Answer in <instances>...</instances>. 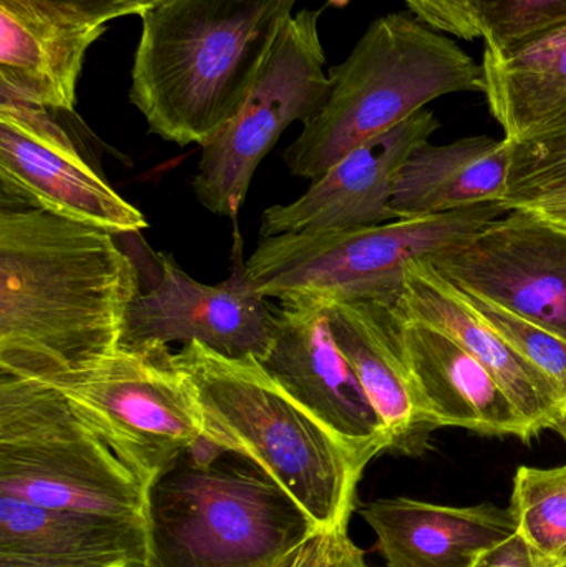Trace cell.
Segmentation results:
<instances>
[{"mask_svg":"<svg viewBox=\"0 0 566 567\" xmlns=\"http://www.w3.org/2000/svg\"><path fill=\"white\" fill-rule=\"evenodd\" d=\"M485 50L505 53L566 23V0H471Z\"/></svg>","mask_w":566,"mask_h":567,"instance_id":"cell-25","label":"cell"},{"mask_svg":"<svg viewBox=\"0 0 566 567\" xmlns=\"http://www.w3.org/2000/svg\"><path fill=\"white\" fill-rule=\"evenodd\" d=\"M146 483L203 440V412L168 346H128L49 380Z\"/></svg>","mask_w":566,"mask_h":567,"instance_id":"cell-8","label":"cell"},{"mask_svg":"<svg viewBox=\"0 0 566 567\" xmlns=\"http://www.w3.org/2000/svg\"><path fill=\"white\" fill-rule=\"evenodd\" d=\"M361 516L374 529L388 567H472L518 529L511 508L491 503L454 508L411 498L375 499Z\"/></svg>","mask_w":566,"mask_h":567,"instance_id":"cell-19","label":"cell"},{"mask_svg":"<svg viewBox=\"0 0 566 567\" xmlns=\"http://www.w3.org/2000/svg\"><path fill=\"white\" fill-rule=\"evenodd\" d=\"M52 9L92 25H106L120 17L148 12L165 0H40Z\"/></svg>","mask_w":566,"mask_h":567,"instance_id":"cell-29","label":"cell"},{"mask_svg":"<svg viewBox=\"0 0 566 567\" xmlns=\"http://www.w3.org/2000/svg\"><path fill=\"white\" fill-rule=\"evenodd\" d=\"M349 523L316 533L286 567H369L364 551L349 538Z\"/></svg>","mask_w":566,"mask_h":567,"instance_id":"cell-27","label":"cell"},{"mask_svg":"<svg viewBox=\"0 0 566 567\" xmlns=\"http://www.w3.org/2000/svg\"><path fill=\"white\" fill-rule=\"evenodd\" d=\"M439 128L422 109L394 128L342 156L288 205L263 213L261 238L296 233L344 231L398 221L391 208L395 179L411 153Z\"/></svg>","mask_w":566,"mask_h":567,"instance_id":"cell-14","label":"cell"},{"mask_svg":"<svg viewBox=\"0 0 566 567\" xmlns=\"http://www.w3.org/2000/svg\"><path fill=\"white\" fill-rule=\"evenodd\" d=\"M332 337L388 429L389 452L421 455L434 430L425 422L392 327V307L371 302L326 306Z\"/></svg>","mask_w":566,"mask_h":567,"instance_id":"cell-20","label":"cell"},{"mask_svg":"<svg viewBox=\"0 0 566 567\" xmlns=\"http://www.w3.org/2000/svg\"><path fill=\"white\" fill-rule=\"evenodd\" d=\"M392 327L425 422L487 436L535 439L491 372L461 343L421 320L391 309Z\"/></svg>","mask_w":566,"mask_h":567,"instance_id":"cell-15","label":"cell"},{"mask_svg":"<svg viewBox=\"0 0 566 567\" xmlns=\"http://www.w3.org/2000/svg\"><path fill=\"white\" fill-rule=\"evenodd\" d=\"M459 289V287H457ZM465 302L527 362L554 382L566 403V340L484 297L459 289Z\"/></svg>","mask_w":566,"mask_h":567,"instance_id":"cell-26","label":"cell"},{"mask_svg":"<svg viewBox=\"0 0 566 567\" xmlns=\"http://www.w3.org/2000/svg\"><path fill=\"white\" fill-rule=\"evenodd\" d=\"M472 567H560L538 555L527 539L515 533L485 551Z\"/></svg>","mask_w":566,"mask_h":567,"instance_id":"cell-30","label":"cell"},{"mask_svg":"<svg viewBox=\"0 0 566 567\" xmlns=\"http://www.w3.org/2000/svg\"><path fill=\"white\" fill-rule=\"evenodd\" d=\"M517 209H527V212L534 213L537 218H541L542 221L566 233V193L525 203V205L518 206Z\"/></svg>","mask_w":566,"mask_h":567,"instance_id":"cell-31","label":"cell"},{"mask_svg":"<svg viewBox=\"0 0 566 567\" xmlns=\"http://www.w3.org/2000/svg\"><path fill=\"white\" fill-rule=\"evenodd\" d=\"M222 453L203 439L150 483L143 567H286L321 532L261 470Z\"/></svg>","mask_w":566,"mask_h":567,"instance_id":"cell-4","label":"cell"},{"mask_svg":"<svg viewBox=\"0 0 566 567\" xmlns=\"http://www.w3.org/2000/svg\"><path fill=\"white\" fill-rule=\"evenodd\" d=\"M145 519L0 495V567H143Z\"/></svg>","mask_w":566,"mask_h":567,"instance_id":"cell-17","label":"cell"},{"mask_svg":"<svg viewBox=\"0 0 566 567\" xmlns=\"http://www.w3.org/2000/svg\"><path fill=\"white\" fill-rule=\"evenodd\" d=\"M259 360L351 449L371 460L391 450L388 429L336 343L325 307L281 306L271 347Z\"/></svg>","mask_w":566,"mask_h":567,"instance_id":"cell-13","label":"cell"},{"mask_svg":"<svg viewBox=\"0 0 566 567\" xmlns=\"http://www.w3.org/2000/svg\"><path fill=\"white\" fill-rule=\"evenodd\" d=\"M140 271L116 235L0 206V375L49 382L125 342Z\"/></svg>","mask_w":566,"mask_h":567,"instance_id":"cell-1","label":"cell"},{"mask_svg":"<svg viewBox=\"0 0 566 567\" xmlns=\"http://www.w3.org/2000/svg\"><path fill=\"white\" fill-rule=\"evenodd\" d=\"M425 261L459 289L566 340V233L534 213L512 209Z\"/></svg>","mask_w":566,"mask_h":567,"instance_id":"cell-11","label":"cell"},{"mask_svg":"<svg viewBox=\"0 0 566 567\" xmlns=\"http://www.w3.org/2000/svg\"><path fill=\"white\" fill-rule=\"evenodd\" d=\"M332 6L342 7L349 0H329ZM411 12L431 29L442 30L464 40L482 37L471 0H404Z\"/></svg>","mask_w":566,"mask_h":567,"instance_id":"cell-28","label":"cell"},{"mask_svg":"<svg viewBox=\"0 0 566 567\" xmlns=\"http://www.w3.org/2000/svg\"><path fill=\"white\" fill-rule=\"evenodd\" d=\"M235 251L231 276L219 284L195 281L175 259L159 255L158 279L133 303L123 343L199 342L225 355L263 359L275 337L276 313L249 281L238 241Z\"/></svg>","mask_w":566,"mask_h":567,"instance_id":"cell-12","label":"cell"},{"mask_svg":"<svg viewBox=\"0 0 566 567\" xmlns=\"http://www.w3.org/2000/svg\"><path fill=\"white\" fill-rule=\"evenodd\" d=\"M0 495L145 519L148 483L55 386L0 375Z\"/></svg>","mask_w":566,"mask_h":567,"instance_id":"cell-7","label":"cell"},{"mask_svg":"<svg viewBox=\"0 0 566 567\" xmlns=\"http://www.w3.org/2000/svg\"><path fill=\"white\" fill-rule=\"evenodd\" d=\"M298 0H165L143 13L130 102L150 132L205 145L245 102Z\"/></svg>","mask_w":566,"mask_h":567,"instance_id":"cell-2","label":"cell"},{"mask_svg":"<svg viewBox=\"0 0 566 567\" xmlns=\"http://www.w3.org/2000/svg\"><path fill=\"white\" fill-rule=\"evenodd\" d=\"M508 508L528 545L554 565L566 567V465L521 466Z\"/></svg>","mask_w":566,"mask_h":567,"instance_id":"cell-23","label":"cell"},{"mask_svg":"<svg viewBox=\"0 0 566 567\" xmlns=\"http://www.w3.org/2000/svg\"><path fill=\"white\" fill-rule=\"evenodd\" d=\"M329 79L325 105L282 155L291 175L311 182L432 100L484 90L482 65L408 13L374 20Z\"/></svg>","mask_w":566,"mask_h":567,"instance_id":"cell-5","label":"cell"},{"mask_svg":"<svg viewBox=\"0 0 566 567\" xmlns=\"http://www.w3.org/2000/svg\"><path fill=\"white\" fill-rule=\"evenodd\" d=\"M548 430H554V432H557L558 435H560L562 439H564L566 442V403H564V405L557 410L554 419H552Z\"/></svg>","mask_w":566,"mask_h":567,"instance_id":"cell-32","label":"cell"},{"mask_svg":"<svg viewBox=\"0 0 566 567\" xmlns=\"http://www.w3.org/2000/svg\"><path fill=\"white\" fill-rule=\"evenodd\" d=\"M566 193V123L514 143L508 189L502 205L507 212L525 203Z\"/></svg>","mask_w":566,"mask_h":567,"instance_id":"cell-24","label":"cell"},{"mask_svg":"<svg viewBox=\"0 0 566 567\" xmlns=\"http://www.w3.org/2000/svg\"><path fill=\"white\" fill-rule=\"evenodd\" d=\"M507 212L501 203L344 231L261 238L246 272L281 306L371 302L399 307L409 262L428 259Z\"/></svg>","mask_w":566,"mask_h":567,"instance_id":"cell-6","label":"cell"},{"mask_svg":"<svg viewBox=\"0 0 566 567\" xmlns=\"http://www.w3.org/2000/svg\"><path fill=\"white\" fill-rule=\"evenodd\" d=\"M175 362L198 393L206 442L261 470L319 528L349 523L369 456L302 406L258 357L189 342Z\"/></svg>","mask_w":566,"mask_h":567,"instance_id":"cell-3","label":"cell"},{"mask_svg":"<svg viewBox=\"0 0 566 567\" xmlns=\"http://www.w3.org/2000/svg\"><path fill=\"white\" fill-rule=\"evenodd\" d=\"M514 143L487 136L451 145L418 146L395 179L391 208L398 219L425 218L467 206L504 202Z\"/></svg>","mask_w":566,"mask_h":567,"instance_id":"cell-21","label":"cell"},{"mask_svg":"<svg viewBox=\"0 0 566 567\" xmlns=\"http://www.w3.org/2000/svg\"><path fill=\"white\" fill-rule=\"evenodd\" d=\"M105 30L40 0H0V96L73 112L86 52Z\"/></svg>","mask_w":566,"mask_h":567,"instance_id":"cell-16","label":"cell"},{"mask_svg":"<svg viewBox=\"0 0 566 567\" xmlns=\"http://www.w3.org/2000/svg\"><path fill=\"white\" fill-rule=\"evenodd\" d=\"M488 109L512 143L566 123V23L482 56Z\"/></svg>","mask_w":566,"mask_h":567,"instance_id":"cell-22","label":"cell"},{"mask_svg":"<svg viewBox=\"0 0 566 567\" xmlns=\"http://www.w3.org/2000/svg\"><path fill=\"white\" fill-rule=\"evenodd\" d=\"M402 313L447 333L474 355L511 396L534 436L548 430L564 405L560 392L537 367L515 352L425 259L409 262Z\"/></svg>","mask_w":566,"mask_h":567,"instance_id":"cell-18","label":"cell"},{"mask_svg":"<svg viewBox=\"0 0 566 567\" xmlns=\"http://www.w3.org/2000/svg\"><path fill=\"white\" fill-rule=\"evenodd\" d=\"M319 17L301 10L286 20L236 115L202 145L193 192L208 212L236 221L263 158L289 125L308 122L328 100Z\"/></svg>","mask_w":566,"mask_h":567,"instance_id":"cell-9","label":"cell"},{"mask_svg":"<svg viewBox=\"0 0 566 567\" xmlns=\"http://www.w3.org/2000/svg\"><path fill=\"white\" fill-rule=\"evenodd\" d=\"M0 96V206L42 209L113 235H138L145 215L126 202L60 118Z\"/></svg>","mask_w":566,"mask_h":567,"instance_id":"cell-10","label":"cell"}]
</instances>
